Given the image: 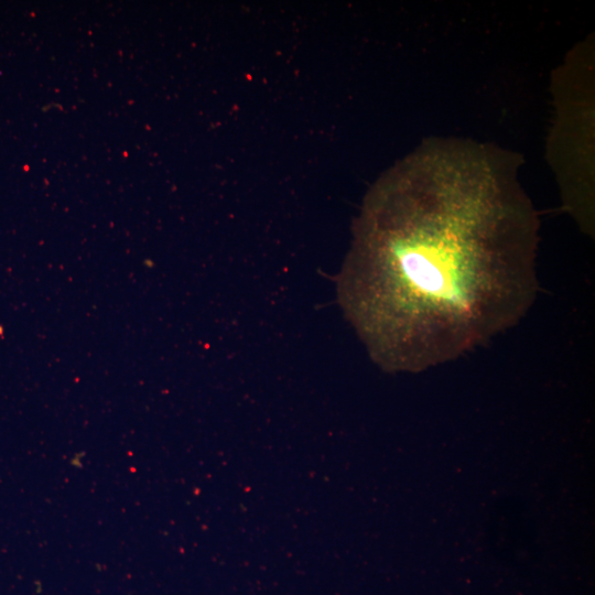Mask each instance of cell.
Wrapping results in <instances>:
<instances>
[{
	"label": "cell",
	"instance_id": "1",
	"mask_svg": "<svg viewBox=\"0 0 595 595\" xmlns=\"http://www.w3.org/2000/svg\"><path fill=\"white\" fill-rule=\"evenodd\" d=\"M494 149L431 142L370 188L337 298L386 371L453 360L516 325L539 289V221Z\"/></svg>",
	"mask_w": 595,
	"mask_h": 595
}]
</instances>
